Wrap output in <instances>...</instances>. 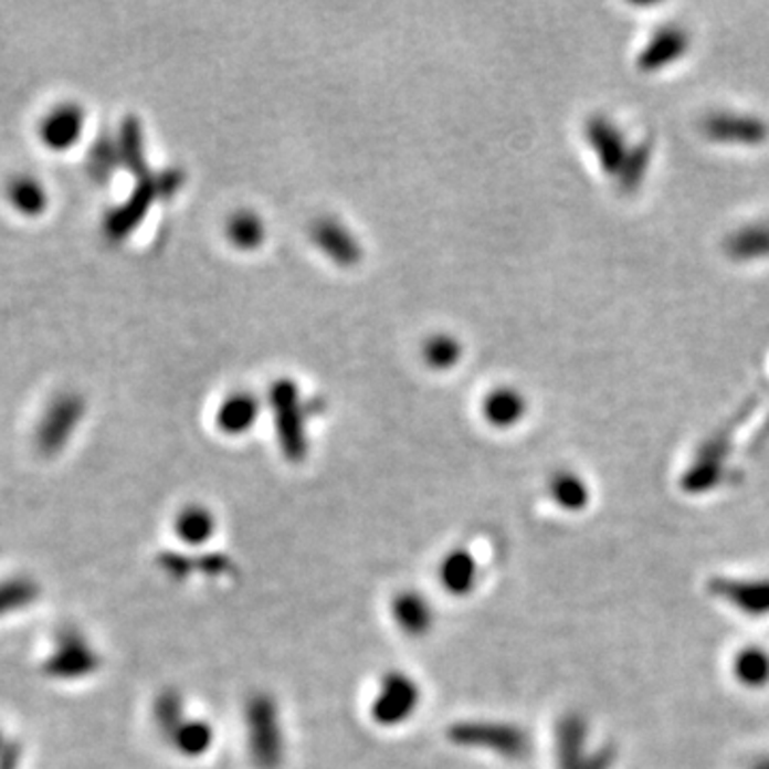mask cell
Masks as SVG:
<instances>
[{"mask_svg": "<svg viewBox=\"0 0 769 769\" xmlns=\"http://www.w3.org/2000/svg\"><path fill=\"white\" fill-rule=\"evenodd\" d=\"M9 197L11 203L24 212V214H41L45 210L48 203V194L43 191V187L32 180V178H18L11 182L9 187Z\"/></svg>", "mask_w": 769, "mask_h": 769, "instance_id": "obj_19", "label": "cell"}, {"mask_svg": "<svg viewBox=\"0 0 769 769\" xmlns=\"http://www.w3.org/2000/svg\"><path fill=\"white\" fill-rule=\"evenodd\" d=\"M704 133L720 144L757 146L768 139L769 125L757 116H744L734 112H714L705 116Z\"/></svg>", "mask_w": 769, "mask_h": 769, "instance_id": "obj_5", "label": "cell"}, {"mask_svg": "<svg viewBox=\"0 0 769 769\" xmlns=\"http://www.w3.org/2000/svg\"><path fill=\"white\" fill-rule=\"evenodd\" d=\"M246 746L256 769H278L287 755L281 709L272 695L256 693L244 707Z\"/></svg>", "mask_w": 769, "mask_h": 769, "instance_id": "obj_1", "label": "cell"}, {"mask_svg": "<svg viewBox=\"0 0 769 769\" xmlns=\"http://www.w3.org/2000/svg\"><path fill=\"white\" fill-rule=\"evenodd\" d=\"M453 351H455V347H453V343H434V345H430V359H439L441 364H447V359H453Z\"/></svg>", "mask_w": 769, "mask_h": 769, "instance_id": "obj_23", "label": "cell"}, {"mask_svg": "<svg viewBox=\"0 0 769 769\" xmlns=\"http://www.w3.org/2000/svg\"><path fill=\"white\" fill-rule=\"evenodd\" d=\"M82 127H84V120H82L80 107L64 105L45 118V123L41 127V135L50 148L64 150L77 141Z\"/></svg>", "mask_w": 769, "mask_h": 769, "instance_id": "obj_11", "label": "cell"}, {"mask_svg": "<svg viewBox=\"0 0 769 769\" xmlns=\"http://www.w3.org/2000/svg\"><path fill=\"white\" fill-rule=\"evenodd\" d=\"M419 704L421 688L409 673H384L370 704V718L381 727H400L413 718Z\"/></svg>", "mask_w": 769, "mask_h": 769, "instance_id": "obj_3", "label": "cell"}, {"mask_svg": "<svg viewBox=\"0 0 769 769\" xmlns=\"http://www.w3.org/2000/svg\"><path fill=\"white\" fill-rule=\"evenodd\" d=\"M688 45H691L688 32L677 27H665L654 32V36L645 43L638 64L641 71H661L663 66L682 59Z\"/></svg>", "mask_w": 769, "mask_h": 769, "instance_id": "obj_8", "label": "cell"}, {"mask_svg": "<svg viewBox=\"0 0 769 769\" xmlns=\"http://www.w3.org/2000/svg\"><path fill=\"white\" fill-rule=\"evenodd\" d=\"M176 746L187 757H201L214 744V729L206 720H189L178 727L173 734Z\"/></svg>", "mask_w": 769, "mask_h": 769, "instance_id": "obj_17", "label": "cell"}, {"mask_svg": "<svg viewBox=\"0 0 769 769\" xmlns=\"http://www.w3.org/2000/svg\"><path fill=\"white\" fill-rule=\"evenodd\" d=\"M709 592L750 618L769 615V579L712 577Z\"/></svg>", "mask_w": 769, "mask_h": 769, "instance_id": "obj_4", "label": "cell"}, {"mask_svg": "<svg viewBox=\"0 0 769 769\" xmlns=\"http://www.w3.org/2000/svg\"><path fill=\"white\" fill-rule=\"evenodd\" d=\"M727 253L737 261L769 256V223H755L727 238Z\"/></svg>", "mask_w": 769, "mask_h": 769, "instance_id": "obj_12", "label": "cell"}, {"mask_svg": "<svg viewBox=\"0 0 769 769\" xmlns=\"http://www.w3.org/2000/svg\"><path fill=\"white\" fill-rule=\"evenodd\" d=\"M439 583L451 597H466L480 583V565L468 549H451L439 565Z\"/></svg>", "mask_w": 769, "mask_h": 769, "instance_id": "obj_7", "label": "cell"}, {"mask_svg": "<svg viewBox=\"0 0 769 769\" xmlns=\"http://www.w3.org/2000/svg\"><path fill=\"white\" fill-rule=\"evenodd\" d=\"M449 741L468 748L487 750L489 755L517 761L530 755V737L524 729L501 720H462L449 729Z\"/></svg>", "mask_w": 769, "mask_h": 769, "instance_id": "obj_2", "label": "cell"}, {"mask_svg": "<svg viewBox=\"0 0 769 769\" xmlns=\"http://www.w3.org/2000/svg\"><path fill=\"white\" fill-rule=\"evenodd\" d=\"M253 417H255L253 407L244 398H240L238 402L224 407L223 413H221V430L231 432V434H240V432L249 430Z\"/></svg>", "mask_w": 769, "mask_h": 769, "instance_id": "obj_21", "label": "cell"}, {"mask_svg": "<svg viewBox=\"0 0 769 769\" xmlns=\"http://www.w3.org/2000/svg\"><path fill=\"white\" fill-rule=\"evenodd\" d=\"M588 137L597 150V157L603 162L605 171L611 176H620L626 157L631 152L620 127L613 125L609 118H594L588 127Z\"/></svg>", "mask_w": 769, "mask_h": 769, "instance_id": "obj_9", "label": "cell"}, {"mask_svg": "<svg viewBox=\"0 0 769 769\" xmlns=\"http://www.w3.org/2000/svg\"><path fill=\"white\" fill-rule=\"evenodd\" d=\"M752 769H769V757L768 759H761L759 763H755V766H752Z\"/></svg>", "mask_w": 769, "mask_h": 769, "instance_id": "obj_24", "label": "cell"}, {"mask_svg": "<svg viewBox=\"0 0 769 769\" xmlns=\"http://www.w3.org/2000/svg\"><path fill=\"white\" fill-rule=\"evenodd\" d=\"M549 496L558 507L567 512H581L590 501V489L581 477L562 471L549 481Z\"/></svg>", "mask_w": 769, "mask_h": 769, "instance_id": "obj_13", "label": "cell"}, {"mask_svg": "<svg viewBox=\"0 0 769 769\" xmlns=\"http://www.w3.org/2000/svg\"><path fill=\"white\" fill-rule=\"evenodd\" d=\"M485 415L494 425L507 428L517 423L524 415V400L515 391H498L487 400Z\"/></svg>", "mask_w": 769, "mask_h": 769, "instance_id": "obj_18", "label": "cell"}, {"mask_svg": "<svg viewBox=\"0 0 769 769\" xmlns=\"http://www.w3.org/2000/svg\"><path fill=\"white\" fill-rule=\"evenodd\" d=\"M80 415H82V402L75 396L59 400L43 423V443L45 445L61 443Z\"/></svg>", "mask_w": 769, "mask_h": 769, "instance_id": "obj_15", "label": "cell"}, {"mask_svg": "<svg viewBox=\"0 0 769 769\" xmlns=\"http://www.w3.org/2000/svg\"><path fill=\"white\" fill-rule=\"evenodd\" d=\"M178 535L185 544L203 545L214 537L217 519L214 515L203 507H189L178 517Z\"/></svg>", "mask_w": 769, "mask_h": 769, "instance_id": "obj_16", "label": "cell"}, {"mask_svg": "<svg viewBox=\"0 0 769 769\" xmlns=\"http://www.w3.org/2000/svg\"><path fill=\"white\" fill-rule=\"evenodd\" d=\"M737 680L748 688H763L769 682V654L763 647H744L734 661Z\"/></svg>", "mask_w": 769, "mask_h": 769, "instance_id": "obj_14", "label": "cell"}, {"mask_svg": "<svg viewBox=\"0 0 769 769\" xmlns=\"http://www.w3.org/2000/svg\"><path fill=\"white\" fill-rule=\"evenodd\" d=\"M391 620L409 640L428 638L434 629V605L417 590H402L391 601Z\"/></svg>", "mask_w": 769, "mask_h": 769, "instance_id": "obj_6", "label": "cell"}, {"mask_svg": "<svg viewBox=\"0 0 769 769\" xmlns=\"http://www.w3.org/2000/svg\"><path fill=\"white\" fill-rule=\"evenodd\" d=\"M613 761H615V748L603 746L597 752L588 755L576 769H611Z\"/></svg>", "mask_w": 769, "mask_h": 769, "instance_id": "obj_22", "label": "cell"}, {"mask_svg": "<svg viewBox=\"0 0 769 769\" xmlns=\"http://www.w3.org/2000/svg\"><path fill=\"white\" fill-rule=\"evenodd\" d=\"M652 152H654V141L652 139H645L641 141L638 146L631 148L629 157H626V162L620 171V182L626 191H635L641 185V180L645 178V171L652 162Z\"/></svg>", "mask_w": 769, "mask_h": 769, "instance_id": "obj_20", "label": "cell"}, {"mask_svg": "<svg viewBox=\"0 0 769 769\" xmlns=\"http://www.w3.org/2000/svg\"><path fill=\"white\" fill-rule=\"evenodd\" d=\"M588 723L579 714H567L556 727V768L576 769L588 755Z\"/></svg>", "mask_w": 769, "mask_h": 769, "instance_id": "obj_10", "label": "cell"}]
</instances>
